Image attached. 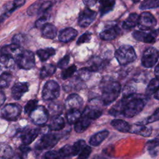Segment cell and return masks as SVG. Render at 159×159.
<instances>
[{
	"instance_id": "cell-1",
	"label": "cell",
	"mask_w": 159,
	"mask_h": 159,
	"mask_svg": "<svg viewBox=\"0 0 159 159\" xmlns=\"http://www.w3.org/2000/svg\"><path fill=\"white\" fill-rule=\"evenodd\" d=\"M144 106L143 99L134 94L130 96L123 98L120 102L109 110V113L114 116L122 115L125 117L130 118L141 112Z\"/></svg>"
},
{
	"instance_id": "cell-2",
	"label": "cell",
	"mask_w": 159,
	"mask_h": 159,
	"mask_svg": "<svg viewBox=\"0 0 159 159\" xmlns=\"http://www.w3.org/2000/svg\"><path fill=\"white\" fill-rule=\"evenodd\" d=\"M101 90L102 102L104 105H109L119 96L121 91V86L117 81H106L102 83Z\"/></svg>"
},
{
	"instance_id": "cell-3",
	"label": "cell",
	"mask_w": 159,
	"mask_h": 159,
	"mask_svg": "<svg viewBox=\"0 0 159 159\" xmlns=\"http://www.w3.org/2000/svg\"><path fill=\"white\" fill-rule=\"evenodd\" d=\"M115 57L120 65H125L134 61L137 55L132 46L123 45L116 50Z\"/></svg>"
},
{
	"instance_id": "cell-4",
	"label": "cell",
	"mask_w": 159,
	"mask_h": 159,
	"mask_svg": "<svg viewBox=\"0 0 159 159\" xmlns=\"http://www.w3.org/2000/svg\"><path fill=\"white\" fill-rule=\"evenodd\" d=\"M16 61L19 67L24 70H30L35 65L34 54L29 50H22L16 58Z\"/></svg>"
},
{
	"instance_id": "cell-5",
	"label": "cell",
	"mask_w": 159,
	"mask_h": 159,
	"mask_svg": "<svg viewBox=\"0 0 159 159\" xmlns=\"http://www.w3.org/2000/svg\"><path fill=\"white\" fill-rule=\"evenodd\" d=\"M60 88L58 84L53 81H47L42 90V98L46 101H52L57 99L60 94Z\"/></svg>"
},
{
	"instance_id": "cell-6",
	"label": "cell",
	"mask_w": 159,
	"mask_h": 159,
	"mask_svg": "<svg viewBox=\"0 0 159 159\" xmlns=\"http://www.w3.org/2000/svg\"><path fill=\"white\" fill-rule=\"evenodd\" d=\"M157 21L155 17L148 12H143L139 16L138 27L142 30H150L155 27Z\"/></svg>"
},
{
	"instance_id": "cell-7",
	"label": "cell",
	"mask_w": 159,
	"mask_h": 159,
	"mask_svg": "<svg viewBox=\"0 0 159 159\" xmlns=\"http://www.w3.org/2000/svg\"><path fill=\"white\" fill-rule=\"evenodd\" d=\"M158 58V52L154 47L147 48L142 55L141 62L145 68H152L157 62Z\"/></svg>"
},
{
	"instance_id": "cell-8",
	"label": "cell",
	"mask_w": 159,
	"mask_h": 159,
	"mask_svg": "<svg viewBox=\"0 0 159 159\" xmlns=\"http://www.w3.org/2000/svg\"><path fill=\"white\" fill-rule=\"evenodd\" d=\"M30 118L31 120L36 125H43L48 120V111L42 106H37L30 113Z\"/></svg>"
},
{
	"instance_id": "cell-9",
	"label": "cell",
	"mask_w": 159,
	"mask_h": 159,
	"mask_svg": "<svg viewBox=\"0 0 159 159\" xmlns=\"http://www.w3.org/2000/svg\"><path fill=\"white\" fill-rule=\"evenodd\" d=\"M21 112V107L17 104H8L3 107L0 114L2 117L7 120H15Z\"/></svg>"
},
{
	"instance_id": "cell-10",
	"label": "cell",
	"mask_w": 159,
	"mask_h": 159,
	"mask_svg": "<svg viewBox=\"0 0 159 159\" xmlns=\"http://www.w3.org/2000/svg\"><path fill=\"white\" fill-rule=\"evenodd\" d=\"M96 12L91 10L88 7L82 10L78 18V25L81 27H86L89 26L96 19Z\"/></svg>"
},
{
	"instance_id": "cell-11",
	"label": "cell",
	"mask_w": 159,
	"mask_h": 159,
	"mask_svg": "<svg viewBox=\"0 0 159 159\" xmlns=\"http://www.w3.org/2000/svg\"><path fill=\"white\" fill-rule=\"evenodd\" d=\"M158 33V30H136L132 34L133 37L137 40L148 43H153L156 41V37H157Z\"/></svg>"
},
{
	"instance_id": "cell-12",
	"label": "cell",
	"mask_w": 159,
	"mask_h": 159,
	"mask_svg": "<svg viewBox=\"0 0 159 159\" xmlns=\"http://www.w3.org/2000/svg\"><path fill=\"white\" fill-rule=\"evenodd\" d=\"M59 137L55 134H48L43 137L37 142L35 148L38 150L50 148L54 147L58 142Z\"/></svg>"
},
{
	"instance_id": "cell-13",
	"label": "cell",
	"mask_w": 159,
	"mask_h": 159,
	"mask_svg": "<svg viewBox=\"0 0 159 159\" xmlns=\"http://www.w3.org/2000/svg\"><path fill=\"white\" fill-rule=\"evenodd\" d=\"M83 104V99L77 94H71L68 96L65 101V106L69 109L80 110Z\"/></svg>"
},
{
	"instance_id": "cell-14",
	"label": "cell",
	"mask_w": 159,
	"mask_h": 159,
	"mask_svg": "<svg viewBox=\"0 0 159 159\" xmlns=\"http://www.w3.org/2000/svg\"><path fill=\"white\" fill-rule=\"evenodd\" d=\"M15 66V59L14 57L2 54L0 57V69L4 72L9 73V71L14 69Z\"/></svg>"
},
{
	"instance_id": "cell-15",
	"label": "cell",
	"mask_w": 159,
	"mask_h": 159,
	"mask_svg": "<svg viewBox=\"0 0 159 159\" xmlns=\"http://www.w3.org/2000/svg\"><path fill=\"white\" fill-rule=\"evenodd\" d=\"M29 86L27 83L23 82H18L16 83L11 89V94L12 98L18 100L28 91Z\"/></svg>"
},
{
	"instance_id": "cell-16",
	"label": "cell",
	"mask_w": 159,
	"mask_h": 159,
	"mask_svg": "<svg viewBox=\"0 0 159 159\" xmlns=\"http://www.w3.org/2000/svg\"><path fill=\"white\" fill-rule=\"evenodd\" d=\"M120 30L117 25H112L102 31L99 37L104 40H111L116 39L120 34Z\"/></svg>"
},
{
	"instance_id": "cell-17",
	"label": "cell",
	"mask_w": 159,
	"mask_h": 159,
	"mask_svg": "<svg viewBox=\"0 0 159 159\" xmlns=\"http://www.w3.org/2000/svg\"><path fill=\"white\" fill-rule=\"evenodd\" d=\"M78 35V31L72 27H67L61 30L58 35L60 42L66 43L74 39Z\"/></svg>"
},
{
	"instance_id": "cell-18",
	"label": "cell",
	"mask_w": 159,
	"mask_h": 159,
	"mask_svg": "<svg viewBox=\"0 0 159 159\" xmlns=\"http://www.w3.org/2000/svg\"><path fill=\"white\" fill-rule=\"evenodd\" d=\"M152 129L150 127H147L145 125L142 124H136L133 125H130L129 132L140 135L143 137H148L151 135Z\"/></svg>"
},
{
	"instance_id": "cell-19",
	"label": "cell",
	"mask_w": 159,
	"mask_h": 159,
	"mask_svg": "<svg viewBox=\"0 0 159 159\" xmlns=\"http://www.w3.org/2000/svg\"><path fill=\"white\" fill-rule=\"evenodd\" d=\"M25 3V0H13L7 2L3 6V13L10 16L14 11L20 7Z\"/></svg>"
},
{
	"instance_id": "cell-20",
	"label": "cell",
	"mask_w": 159,
	"mask_h": 159,
	"mask_svg": "<svg viewBox=\"0 0 159 159\" xmlns=\"http://www.w3.org/2000/svg\"><path fill=\"white\" fill-rule=\"evenodd\" d=\"M2 54L11 56L14 58H16L22 51V47L16 43H12V44L7 45L1 48Z\"/></svg>"
},
{
	"instance_id": "cell-21",
	"label": "cell",
	"mask_w": 159,
	"mask_h": 159,
	"mask_svg": "<svg viewBox=\"0 0 159 159\" xmlns=\"http://www.w3.org/2000/svg\"><path fill=\"white\" fill-rule=\"evenodd\" d=\"M57 34V29L52 24L46 23L42 28V35L48 39H54Z\"/></svg>"
},
{
	"instance_id": "cell-22",
	"label": "cell",
	"mask_w": 159,
	"mask_h": 159,
	"mask_svg": "<svg viewBox=\"0 0 159 159\" xmlns=\"http://www.w3.org/2000/svg\"><path fill=\"white\" fill-rule=\"evenodd\" d=\"M102 110L98 107L88 106L84 110L82 116H84L92 120L99 118L102 114Z\"/></svg>"
},
{
	"instance_id": "cell-23",
	"label": "cell",
	"mask_w": 159,
	"mask_h": 159,
	"mask_svg": "<svg viewBox=\"0 0 159 159\" xmlns=\"http://www.w3.org/2000/svg\"><path fill=\"white\" fill-rule=\"evenodd\" d=\"M99 2V12L101 16L112 11L116 1L115 0H98Z\"/></svg>"
},
{
	"instance_id": "cell-24",
	"label": "cell",
	"mask_w": 159,
	"mask_h": 159,
	"mask_svg": "<svg viewBox=\"0 0 159 159\" xmlns=\"http://www.w3.org/2000/svg\"><path fill=\"white\" fill-rule=\"evenodd\" d=\"M64 127H65L64 119L60 115L53 116L48 125V127L50 130H54V131L60 130Z\"/></svg>"
},
{
	"instance_id": "cell-25",
	"label": "cell",
	"mask_w": 159,
	"mask_h": 159,
	"mask_svg": "<svg viewBox=\"0 0 159 159\" xmlns=\"http://www.w3.org/2000/svg\"><path fill=\"white\" fill-rule=\"evenodd\" d=\"M109 135V132L107 130H102L100 131L90 138L89 140V143L91 145L96 147L99 145Z\"/></svg>"
},
{
	"instance_id": "cell-26",
	"label": "cell",
	"mask_w": 159,
	"mask_h": 159,
	"mask_svg": "<svg viewBox=\"0 0 159 159\" xmlns=\"http://www.w3.org/2000/svg\"><path fill=\"white\" fill-rule=\"evenodd\" d=\"M39 130L38 129H30L21 135V140L24 144L28 145L32 143L38 136Z\"/></svg>"
},
{
	"instance_id": "cell-27",
	"label": "cell",
	"mask_w": 159,
	"mask_h": 159,
	"mask_svg": "<svg viewBox=\"0 0 159 159\" xmlns=\"http://www.w3.org/2000/svg\"><path fill=\"white\" fill-rule=\"evenodd\" d=\"M91 120L87 118L86 117L82 116L80 118V119L75 123V130L76 132L81 133L85 131L87 128L91 124Z\"/></svg>"
},
{
	"instance_id": "cell-28",
	"label": "cell",
	"mask_w": 159,
	"mask_h": 159,
	"mask_svg": "<svg viewBox=\"0 0 159 159\" xmlns=\"http://www.w3.org/2000/svg\"><path fill=\"white\" fill-rule=\"evenodd\" d=\"M111 124L116 130L121 132H129L130 125L125 120L122 119H114Z\"/></svg>"
},
{
	"instance_id": "cell-29",
	"label": "cell",
	"mask_w": 159,
	"mask_h": 159,
	"mask_svg": "<svg viewBox=\"0 0 159 159\" xmlns=\"http://www.w3.org/2000/svg\"><path fill=\"white\" fill-rule=\"evenodd\" d=\"M139 15L137 13H132L122 22V27L124 29H130L138 24Z\"/></svg>"
},
{
	"instance_id": "cell-30",
	"label": "cell",
	"mask_w": 159,
	"mask_h": 159,
	"mask_svg": "<svg viewBox=\"0 0 159 159\" xmlns=\"http://www.w3.org/2000/svg\"><path fill=\"white\" fill-rule=\"evenodd\" d=\"M37 54L40 60L44 61L55 54V50L53 48H41L37 51Z\"/></svg>"
},
{
	"instance_id": "cell-31",
	"label": "cell",
	"mask_w": 159,
	"mask_h": 159,
	"mask_svg": "<svg viewBox=\"0 0 159 159\" xmlns=\"http://www.w3.org/2000/svg\"><path fill=\"white\" fill-rule=\"evenodd\" d=\"M64 107L63 104L58 102H52L48 105V114L54 116L62 113Z\"/></svg>"
},
{
	"instance_id": "cell-32",
	"label": "cell",
	"mask_w": 159,
	"mask_h": 159,
	"mask_svg": "<svg viewBox=\"0 0 159 159\" xmlns=\"http://www.w3.org/2000/svg\"><path fill=\"white\" fill-rule=\"evenodd\" d=\"M81 114L78 109H69L66 113V119L69 124H75L81 117Z\"/></svg>"
},
{
	"instance_id": "cell-33",
	"label": "cell",
	"mask_w": 159,
	"mask_h": 159,
	"mask_svg": "<svg viewBox=\"0 0 159 159\" xmlns=\"http://www.w3.org/2000/svg\"><path fill=\"white\" fill-rule=\"evenodd\" d=\"M56 71V67L52 64L44 65L40 70V76L41 78H45L53 75Z\"/></svg>"
},
{
	"instance_id": "cell-34",
	"label": "cell",
	"mask_w": 159,
	"mask_h": 159,
	"mask_svg": "<svg viewBox=\"0 0 159 159\" xmlns=\"http://www.w3.org/2000/svg\"><path fill=\"white\" fill-rule=\"evenodd\" d=\"M159 88V80L157 78L152 79L148 83L145 93L148 96H151L152 94H154L156 91Z\"/></svg>"
},
{
	"instance_id": "cell-35",
	"label": "cell",
	"mask_w": 159,
	"mask_h": 159,
	"mask_svg": "<svg viewBox=\"0 0 159 159\" xmlns=\"http://www.w3.org/2000/svg\"><path fill=\"white\" fill-rule=\"evenodd\" d=\"M159 7V0H144L140 4L139 9L145 10Z\"/></svg>"
},
{
	"instance_id": "cell-36",
	"label": "cell",
	"mask_w": 159,
	"mask_h": 159,
	"mask_svg": "<svg viewBox=\"0 0 159 159\" xmlns=\"http://www.w3.org/2000/svg\"><path fill=\"white\" fill-rule=\"evenodd\" d=\"M12 76L9 73L4 72L0 75V88H7L9 86Z\"/></svg>"
},
{
	"instance_id": "cell-37",
	"label": "cell",
	"mask_w": 159,
	"mask_h": 159,
	"mask_svg": "<svg viewBox=\"0 0 159 159\" xmlns=\"http://www.w3.org/2000/svg\"><path fill=\"white\" fill-rule=\"evenodd\" d=\"M136 91L135 86L132 83H129L125 85L122 89V97L127 98L135 94Z\"/></svg>"
},
{
	"instance_id": "cell-38",
	"label": "cell",
	"mask_w": 159,
	"mask_h": 159,
	"mask_svg": "<svg viewBox=\"0 0 159 159\" xmlns=\"http://www.w3.org/2000/svg\"><path fill=\"white\" fill-rule=\"evenodd\" d=\"M59 155L62 157H69L71 156H74V152L72 145H66L60 149L58 152Z\"/></svg>"
},
{
	"instance_id": "cell-39",
	"label": "cell",
	"mask_w": 159,
	"mask_h": 159,
	"mask_svg": "<svg viewBox=\"0 0 159 159\" xmlns=\"http://www.w3.org/2000/svg\"><path fill=\"white\" fill-rule=\"evenodd\" d=\"M27 41V37L25 34H17L14 35L12 39V42L16 43L21 47L22 44H24Z\"/></svg>"
},
{
	"instance_id": "cell-40",
	"label": "cell",
	"mask_w": 159,
	"mask_h": 159,
	"mask_svg": "<svg viewBox=\"0 0 159 159\" xmlns=\"http://www.w3.org/2000/svg\"><path fill=\"white\" fill-rule=\"evenodd\" d=\"M91 71L89 70V69L86 67V68H83L80 69L77 75L78 79L81 80V81H86L88 80L91 76Z\"/></svg>"
},
{
	"instance_id": "cell-41",
	"label": "cell",
	"mask_w": 159,
	"mask_h": 159,
	"mask_svg": "<svg viewBox=\"0 0 159 159\" xmlns=\"http://www.w3.org/2000/svg\"><path fill=\"white\" fill-rule=\"evenodd\" d=\"M86 144L84 140H79L76 141L73 145V149L74 152V156L79 155V153L81 152V150L86 147Z\"/></svg>"
},
{
	"instance_id": "cell-42",
	"label": "cell",
	"mask_w": 159,
	"mask_h": 159,
	"mask_svg": "<svg viewBox=\"0 0 159 159\" xmlns=\"http://www.w3.org/2000/svg\"><path fill=\"white\" fill-rule=\"evenodd\" d=\"M158 120H159V108L156 109L155 111L151 116H150L148 117L143 120L142 122H140V124L146 125Z\"/></svg>"
},
{
	"instance_id": "cell-43",
	"label": "cell",
	"mask_w": 159,
	"mask_h": 159,
	"mask_svg": "<svg viewBox=\"0 0 159 159\" xmlns=\"http://www.w3.org/2000/svg\"><path fill=\"white\" fill-rule=\"evenodd\" d=\"M76 71V67L75 65H71L70 67L66 68L61 73V78L63 80H66L68 78H70Z\"/></svg>"
},
{
	"instance_id": "cell-44",
	"label": "cell",
	"mask_w": 159,
	"mask_h": 159,
	"mask_svg": "<svg viewBox=\"0 0 159 159\" xmlns=\"http://www.w3.org/2000/svg\"><path fill=\"white\" fill-rule=\"evenodd\" d=\"M37 101L35 99H32L29 101L24 107V111L25 113L29 114L37 106Z\"/></svg>"
},
{
	"instance_id": "cell-45",
	"label": "cell",
	"mask_w": 159,
	"mask_h": 159,
	"mask_svg": "<svg viewBox=\"0 0 159 159\" xmlns=\"http://www.w3.org/2000/svg\"><path fill=\"white\" fill-rule=\"evenodd\" d=\"M91 35L92 34L90 32H86L83 35H81L78 39L76 42V43L78 45H80L83 43L88 42L91 39Z\"/></svg>"
},
{
	"instance_id": "cell-46",
	"label": "cell",
	"mask_w": 159,
	"mask_h": 159,
	"mask_svg": "<svg viewBox=\"0 0 159 159\" xmlns=\"http://www.w3.org/2000/svg\"><path fill=\"white\" fill-rule=\"evenodd\" d=\"M91 153V148L89 146L86 145V147L79 153L80 159H87Z\"/></svg>"
},
{
	"instance_id": "cell-47",
	"label": "cell",
	"mask_w": 159,
	"mask_h": 159,
	"mask_svg": "<svg viewBox=\"0 0 159 159\" xmlns=\"http://www.w3.org/2000/svg\"><path fill=\"white\" fill-rule=\"evenodd\" d=\"M48 19V16L46 14L42 15L40 18H39L35 22V26L36 28H42V27L46 24V22Z\"/></svg>"
},
{
	"instance_id": "cell-48",
	"label": "cell",
	"mask_w": 159,
	"mask_h": 159,
	"mask_svg": "<svg viewBox=\"0 0 159 159\" xmlns=\"http://www.w3.org/2000/svg\"><path fill=\"white\" fill-rule=\"evenodd\" d=\"M70 57L68 55H66L65 57H63L58 61V67L60 68H64L65 67H66L70 61Z\"/></svg>"
},
{
	"instance_id": "cell-49",
	"label": "cell",
	"mask_w": 159,
	"mask_h": 159,
	"mask_svg": "<svg viewBox=\"0 0 159 159\" xmlns=\"http://www.w3.org/2000/svg\"><path fill=\"white\" fill-rule=\"evenodd\" d=\"M59 156L58 153L55 151H48L43 156V159H55Z\"/></svg>"
},
{
	"instance_id": "cell-50",
	"label": "cell",
	"mask_w": 159,
	"mask_h": 159,
	"mask_svg": "<svg viewBox=\"0 0 159 159\" xmlns=\"http://www.w3.org/2000/svg\"><path fill=\"white\" fill-rule=\"evenodd\" d=\"M98 1V0H83V3L88 7L94 6Z\"/></svg>"
},
{
	"instance_id": "cell-51",
	"label": "cell",
	"mask_w": 159,
	"mask_h": 159,
	"mask_svg": "<svg viewBox=\"0 0 159 159\" xmlns=\"http://www.w3.org/2000/svg\"><path fill=\"white\" fill-rule=\"evenodd\" d=\"M6 100V96L4 94V93L1 91H0V106L3 104Z\"/></svg>"
},
{
	"instance_id": "cell-52",
	"label": "cell",
	"mask_w": 159,
	"mask_h": 159,
	"mask_svg": "<svg viewBox=\"0 0 159 159\" xmlns=\"http://www.w3.org/2000/svg\"><path fill=\"white\" fill-rule=\"evenodd\" d=\"M155 75L156 76V78L159 80V64H158L155 68Z\"/></svg>"
},
{
	"instance_id": "cell-53",
	"label": "cell",
	"mask_w": 159,
	"mask_h": 159,
	"mask_svg": "<svg viewBox=\"0 0 159 159\" xmlns=\"http://www.w3.org/2000/svg\"><path fill=\"white\" fill-rule=\"evenodd\" d=\"M154 97H155V99L159 100V88L156 91V92L154 93Z\"/></svg>"
},
{
	"instance_id": "cell-54",
	"label": "cell",
	"mask_w": 159,
	"mask_h": 159,
	"mask_svg": "<svg viewBox=\"0 0 159 159\" xmlns=\"http://www.w3.org/2000/svg\"><path fill=\"white\" fill-rule=\"evenodd\" d=\"M154 139L159 143V134H158V135L157 136V137H155Z\"/></svg>"
},
{
	"instance_id": "cell-55",
	"label": "cell",
	"mask_w": 159,
	"mask_h": 159,
	"mask_svg": "<svg viewBox=\"0 0 159 159\" xmlns=\"http://www.w3.org/2000/svg\"><path fill=\"white\" fill-rule=\"evenodd\" d=\"M53 3H56V2H60V1H61L63 0H51Z\"/></svg>"
},
{
	"instance_id": "cell-56",
	"label": "cell",
	"mask_w": 159,
	"mask_h": 159,
	"mask_svg": "<svg viewBox=\"0 0 159 159\" xmlns=\"http://www.w3.org/2000/svg\"><path fill=\"white\" fill-rule=\"evenodd\" d=\"M132 2H134V3H137V2H138L140 1V0H132Z\"/></svg>"
},
{
	"instance_id": "cell-57",
	"label": "cell",
	"mask_w": 159,
	"mask_h": 159,
	"mask_svg": "<svg viewBox=\"0 0 159 159\" xmlns=\"http://www.w3.org/2000/svg\"><path fill=\"white\" fill-rule=\"evenodd\" d=\"M55 159H62V157H61L59 155V156H58L57 158H56Z\"/></svg>"
},
{
	"instance_id": "cell-58",
	"label": "cell",
	"mask_w": 159,
	"mask_h": 159,
	"mask_svg": "<svg viewBox=\"0 0 159 159\" xmlns=\"http://www.w3.org/2000/svg\"><path fill=\"white\" fill-rule=\"evenodd\" d=\"M2 55V51H1V49H0V57Z\"/></svg>"
},
{
	"instance_id": "cell-59",
	"label": "cell",
	"mask_w": 159,
	"mask_h": 159,
	"mask_svg": "<svg viewBox=\"0 0 159 159\" xmlns=\"http://www.w3.org/2000/svg\"><path fill=\"white\" fill-rule=\"evenodd\" d=\"M158 33L159 34V29H158Z\"/></svg>"
},
{
	"instance_id": "cell-60",
	"label": "cell",
	"mask_w": 159,
	"mask_h": 159,
	"mask_svg": "<svg viewBox=\"0 0 159 159\" xmlns=\"http://www.w3.org/2000/svg\"><path fill=\"white\" fill-rule=\"evenodd\" d=\"M0 159H1V158H0Z\"/></svg>"
},
{
	"instance_id": "cell-61",
	"label": "cell",
	"mask_w": 159,
	"mask_h": 159,
	"mask_svg": "<svg viewBox=\"0 0 159 159\" xmlns=\"http://www.w3.org/2000/svg\"><path fill=\"white\" fill-rule=\"evenodd\" d=\"M78 159H80V158H78Z\"/></svg>"
}]
</instances>
